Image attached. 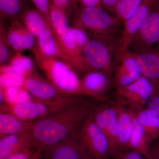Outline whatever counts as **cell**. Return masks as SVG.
<instances>
[{"label":"cell","mask_w":159,"mask_h":159,"mask_svg":"<svg viewBox=\"0 0 159 159\" xmlns=\"http://www.w3.org/2000/svg\"><path fill=\"white\" fill-rule=\"evenodd\" d=\"M91 115L94 122L107 136L111 157H113L118 152V112L116 102L95 106Z\"/></svg>","instance_id":"obj_9"},{"label":"cell","mask_w":159,"mask_h":159,"mask_svg":"<svg viewBox=\"0 0 159 159\" xmlns=\"http://www.w3.org/2000/svg\"><path fill=\"white\" fill-rule=\"evenodd\" d=\"M145 108L153 112L159 116V86L148 100Z\"/></svg>","instance_id":"obj_35"},{"label":"cell","mask_w":159,"mask_h":159,"mask_svg":"<svg viewBox=\"0 0 159 159\" xmlns=\"http://www.w3.org/2000/svg\"><path fill=\"white\" fill-rule=\"evenodd\" d=\"M115 102L118 112V153L129 149L133 129L134 113L121 103Z\"/></svg>","instance_id":"obj_19"},{"label":"cell","mask_w":159,"mask_h":159,"mask_svg":"<svg viewBox=\"0 0 159 159\" xmlns=\"http://www.w3.org/2000/svg\"><path fill=\"white\" fill-rule=\"evenodd\" d=\"M2 89L4 93L5 105L11 106L19 105L35 99L24 86Z\"/></svg>","instance_id":"obj_27"},{"label":"cell","mask_w":159,"mask_h":159,"mask_svg":"<svg viewBox=\"0 0 159 159\" xmlns=\"http://www.w3.org/2000/svg\"><path fill=\"white\" fill-rule=\"evenodd\" d=\"M134 113V112H133ZM152 144L145 131L134 113V125L129 149L139 152L148 159H153L151 152Z\"/></svg>","instance_id":"obj_22"},{"label":"cell","mask_w":159,"mask_h":159,"mask_svg":"<svg viewBox=\"0 0 159 159\" xmlns=\"http://www.w3.org/2000/svg\"><path fill=\"white\" fill-rule=\"evenodd\" d=\"M10 21L7 29V38L11 48L16 53L33 50L36 43L34 34L19 20Z\"/></svg>","instance_id":"obj_16"},{"label":"cell","mask_w":159,"mask_h":159,"mask_svg":"<svg viewBox=\"0 0 159 159\" xmlns=\"http://www.w3.org/2000/svg\"><path fill=\"white\" fill-rule=\"evenodd\" d=\"M135 115L152 145L159 138V116L145 108Z\"/></svg>","instance_id":"obj_24"},{"label":"cell","mask_w":159,"mask_h":159,"mask_svg":"<svg viewBox=\"0 0 159 159\" xmlns=\"http://www.w3.org/2000/svg\"><path fill=\"white\" fill-rule=\"evenodd\" d=\"M121 0H101L102 6L109 13L114 15L115 9Z\"/></svg>","instance_id":"obj_36"},{"label":"cell","mask_w":159,"mask_h":159,"mask_svg":"<svg viewBox=\"0 0 159 159\" xmlns=\"http://www.w3.org/2000/svg\"><path fill=\"white\" fill-rule=\"evenodd\" d=\"M84 97L44 118L34 121L29 130V146L34 150L56 144L72 134L95 107Z\"/></svg>","instance_id":"obj_1"},{"label":"cell","mask_w":159,"mask_h":159,"mask_svg":"<svg viewBox=\"0 0 159 159\" xmlns=\"http://www.w3.org/2000/svg\"><path fill=\"white\" fill-rule=\"evenodd\" d=\"M18 20L37 38L49 25L45 17L38 9L29 8L20 15Z\"/></svg>","instance_id":"obj_23"},{"label":"cell","mask_w":159,"mask_h":159,"mask_svg":"<svg viewBox=\"0 0 159 159\" xmlns=\"http://www.w3.org/2000/svg\"><path fill=\"white\" fill-rule=\"evenodd\" d=\"M24 87L34 99L50 100L66 96L36 72L25 78Z\"/></svg>","instance_id":"obj_17"},{"label":"cell","mask_w":159,"mask_h":159,"mask_svg":"<svg viewBox=\"0 0 159 159\" xmlns=\"http://www.w3.org/2000/svg\"><path fill=\"white\" fill-rule=\"evenodd\" d=\"M156 143L152 145L151 152L153 159H159V140H156Z\"/></svg>","instance_id":"obj_39"},{"label":"cell","mask_w":159,"mask_h":159,"mask_svg":"<svg viewBox=\"0 0 159 159\" xmlns=\"http://www.w3.org/2000/svg\"><path fill=\"white\" fill-rule=\"evenodd\" d=\"M31 0H0L1 20L18 19L20 15L30 8Z\"/></svg>","instance_id":"obj_26"},{"label":"cell","mask_w":159,"mask_h":159,"mask_svg":"<svg viewBox=\"0 0 159 159\" xmlns=\"http://www.w3.org/2000/svg\"><path fill=\"white\" fill-rule=\"evenodd\" d=\"M37 64L46 79L63 93L89 98L83 88L78 74L66 63L60 59L51 58Z\"/></svg>","instance_id":"obj_3"},{"label":"cell","mask_w":159,"mask_h":159,"mask_svg":"<svg viewBox=\"0 0 159 159\" xmlns=\"http://www.w3.org/2000/svg\"><path fill=\"white\" fill-rule=\"evenodd\" d=\"M25 77L14 70L9 64L0 67V87L5 89L24 86Z\"/></svg>","instance_id":"obj_28"},{"label":"cell","mask_w":159,"mask_h":159,"mask_svg":"<svg viewBox=\"0 0 159 159\" xmlns=\"http://www.w3.org/2000/svg\"><path fill=\"white\" fill-rule=\"evenodd\" d=\"M50 1H51V0H50Z\"/></svg>","instance_id":"obj_41"},{"label":"cell","mask_w":159,"mask_h":159,"mask_svg":"<svg viewBox=\"0 0 159 159\" xmlns=\"http://www.w3.org/2000/svg\"><path fill=\"white\" fill-rule=\"evenodd\" d=\"M90 36L81 29L72 27L61 41V60L72 67L78 74L89 71L84 56V50Z\"/></svg>","instance_id":"obj_7"},{"label":"cell","mask_w":159,"mask_h":159,"mask_svg":"<svg viewBox=\"0 0 159 159\" xmlns=\"http://www.w3.org/2000/svg\"><path fill=\"white\" fill-rule=\"evenodd\" d=\"M34 122L23 120L10 112L1 111L0 138L28 131Z\"/></svg>","instance_id":"obj_21"},{"label":"cell","mask_w":159,"mask_h":159,"mask_svg":"<svg viewBox=\"0 0 159 159\" xmlns=\"http://www.w3.org/2000/svg\"><path fill=\"white\" fill-rule=\"evenodd\" d=\"M144 0H121L115 10L114 15L122 24L134 14Z\"/></svg>","instance_id":"obj_30"},{"label":"cell","mask_w":159,"mask_h":159,"mask_svg":"<svg viewBox=\"0 0 159 159\" xmlns=\"http://www.w3.org/2000/svg\"><path fill=\"white\" fill-rule=\"evenodd\" d=\"M36 38L32 50L37 62L51 58L60 59L61 52L59 42L51 26H48Z\"/></svg>","instance_id":"obj_15"},{"label":"cell","mask_w":159,"mask_h":159,"mask_svg":"<svg viewBox=\"0 0 159 159\" xmlns=\"http://www.w3.org/2000/svg\"><path fill=\"white\" fill-rule=\"evenodd\" d=\"M35 150L26 149L11 156L6 159H30Z\"/></svg>","instance_id":"obj_37"},{"label":"cell","mask_w":159,"mask_h":159,"mask_svg":"<svg viewBox=\"0 0 159 159\" xmlns=\"http://www.w3.org/2000/svg\"><path fill=\"white\" fill-rule=\"evenodd\" d=\"M73 13L74 27L85 31L90 37H116L119 32L122 34L123 28L122 22L103 8L78 6Z\"/></svg>","instance_id":"obj_2"},{"label":"cell","mask_w":159,"mask_h":159,"mask_svg":"<svg viewBox=\"0 0 159 159\" xmlns=\"http://www.w3.org/2000/svg\"><path fill=\"white\" fill-rule=\"evenodd\" d=\"M158 86L142 76L129 85L116 89V101L137 113L145 108Z\"/></svg>","instance_id":"obj_8"},{"label":"cell","mask_w":159,"mask_h":159,"mask_svg":"<svg viewBox=\"0 0 159 159\" xmlns=\"http://www.w3.org/2000/svg\"><path fill=\"white\" fill-rule=\"evenodd\" d=\"M8 64L16 72L25 78L36 72L32 60L30 57L23 55L21 53H16Z\"/></svg>","instance_id":"obj_29"},{"label":"cell","mask_w":159,"mask_h":159,"mask_svg":"<svg viewBox=\"0 0 159 159\" xmlns=\"http://www.w3.org/2000/svg\"><path fill=\"white\" fill-rule=\"evenodd\" d=\"M143 76L135 54L128 51L116 55L112 83L116 89L132 83Z\"/></svg>","instance_id":"obj_11"},{"label":"cell","mask_w":159,"mask_h":159,"mask_svg":"<svg viewBox=\"0 0 159 159\" xmlns=\"http://www.w3.org/2000/svg\"><path fill=\"white\" fill-rule=\"evenodd\" d=\"M112 76L102 71L91 70L83 74L81 78L83 88L90 98L102 101L106 98Z\"/></svg>","instance_id":"obj_14"},{"label":"cell","mask_w":159,"mask_h":159,"mask_svg":"<svg viewBox=\"0 0 159 159\" xmlns=\"http://www.w3.org/2000/svg\"><path fill=\"white\" fill-rule=\"evenodd\" d=\"M39 150L41 159H93L72 135Z\"/></svg>","instance_id":"obj_13"},{"label":"cell","mask_w":159,"mask_h":159,"mask_svg":"<svg viewBox=\"0 0 159 159\" xmlns=\"http://www.w3.org/2000/svg\"><path fill=\"white\" fill-rule=\"evenodd\" d=\"M118 40L111 36L90 37L84 50L90 70L102 71L112 76Z\"/></svg>","instance_id":"obj_4"},{"label":"cell","mask_w":159,"mask_h":159,"mask_svg":"<svg viewBox=\"0 0 159 159\" xmlns=\"http://www.w3.org/2000/svg\"><path fill=\"white\" fill-rule=\"evenodd\" d=\"M50 19L51 28L58 41H61L71 28L69 25L68 15L63 9L51 3Z\"/></svg>","instance_id":"obj_25"},{"label":"cell","mask_w":159,"mask_h":159,"mask_svg":"<svg viewBox=\"0 0 159 159\" xmlns=\"http://www.w3.org/2000/svg\"><path fill=\"white\" fill-rule=\"evenodd\" d=\"M30 159H41L40 150L39 149L35 150Z\"/></svg>","instance_id":"obj_40"},{"label":"cell","mask_w":159,"mask_h":159,"mask_svg":"<svg viewBox=\"0 0 159 159\" xmlns=\"http://www.w3.org/2000/svg\"><path fill=\"white\" fill-rule=\"evenodd\" d=\"M159 2V0H144L136 11L124 23L122 34L118 40L116 55L129 51L143 23Z\"/></svg>","instance_id":"obj_10"},{"label":"cell","mask_w":159,"mask_h":159,"mask_svg":"<svg viewBox=\"0 0 159 159\" xmlns=\"http://www.w3.org/2000/svg\"><path fill=\"white\" fill-rule=\"evenodd\" d=\"M112 157L114 159H148L139 152L131 149L120 152Z\"/></svg>","instance_id":"obj_34"},{"label":"cell","mask_w":159,"mask_h":159,"mask_svg":"<svg viewBox=\"0 0 159 159\" xmlns=\"http://www.w3.org/2000/svg\"><path fill=\"white\" fill-rule=\"evenodd\" d=\"M1 20L0 25V64L7 65L14 56L15 52L9 45L7 38V29L4 22Z\"/></svg>","instance_id":"obj_31"},{"label":"cell","mask_w":159,"mask_h":159,"mask_svg":"<svg viewBox=\"0 0 159 159\" xmlns=\"http://www.w3.org/2000/svg\"><path fill=\"white\" fill-rule=\"evenodd\" d=\"M159 48V2L148 15L131 45L133 53Z\"/></svg>","instance_id":"obj_12"},{"label":"cell","mask_w":159,"mask_h":159,"mask_svg":"<svg viewBox=\"0 0 159 159\" xmlns=\"http://www.w3.org/2000/svg\"><path fill=\"white\" fill-rule=\"evenodd\" d=\"M84 97L66 95L50 100L34 99L22 104L1 107V111H9L27 121L42 119L77 102Z\"/></svg>","instance_id":"obj_6"},{"label":"cell","mask_w":159,"mask_h":159,"mask_svg":"<svg viewBox=\"0 0 159 159\" xmlns=\"http://www.w3.org/2000/svg\"><path fill=\"white\" fill-rule=\"evenodd\" d=\"M34 4L36 9L42 13L48 20L51 26L50 19V10H51V2L50 0H31Z\"/></svg>","instance_id":"obj_32"},{"label":"cell","mask_w":159,"mask_h":159,"mask_svg":"<svg viewBox=\"0 0 159 159\" xmlns=\"http://www.w3.org/2000/svg\"><path fill=\"white\" fill-rule=\"evenodd\" d=\"M30 148L29 130L21 133L10 135L1 138L0 159H6Z\"/></svg>","instance_id":"obj_20"},{"label":"cell","mask_w":159,"mask_h":159,"mask_svg":"<svg viewBox=\"0 0 159 159\" xmlns=\"http://www.w3.org/2000/svg\"><path fill=\"white\" fill-rule=\"evenodd\" d=\"M134 53L138 60L142 75L159 86V48Z\"/></svg>","instance_id":"obj_18"},{"label":"cell","mask_w":159,"mask_h":159,"mask_svg":"<svg viewBox=\"0 0 159 159\" xmlns=\"http://www.w3.org/2000/svg\"><path fill=\"white\" fill-rule=\"evenodd\" d=\"M77 6L80 7H98L94 0H75Z\"/></svg>","instance_id":"obj_38"},{"label":"cell","mask_w":159,"mask_h":159,"mask_svg":"<svg viewBox=\"0 0 159 159\" xmlns=\"http://www.w3.org/2000/svg\"><path fill=\"white\" fill-rule=\"evenodd\" d=\"M70 135L77 139L91 158L109 159L111 157L110 144L108 138L94 122L91 113Z\"/></svg>","instance_id":"obj_5"},{"label":"cell","mask_w":159,"mask_h":159,"mask_svg":"<svg viewBox=\"0 0 159 159\" xmlns=\"http://www.w3.org/2000/svg\"><path fill=\"white\" fill-rule=\"evenodd\" d=\"M51 3L65 11L68 16L73 13L77 6L75 0H51Z\"/></svg>","instance_id":"obj_33"}]
</instances>
